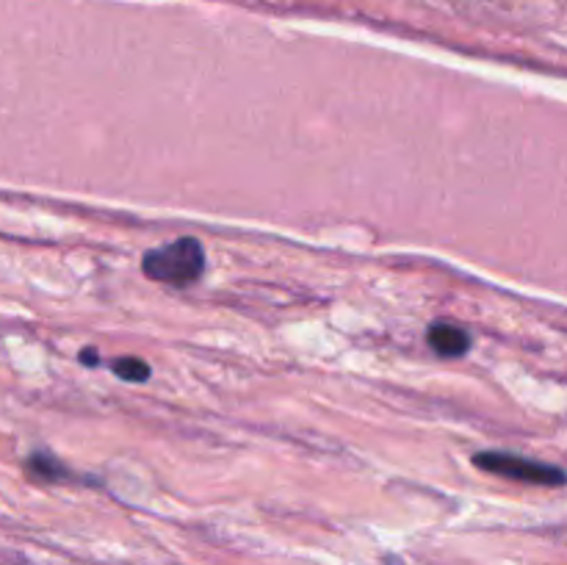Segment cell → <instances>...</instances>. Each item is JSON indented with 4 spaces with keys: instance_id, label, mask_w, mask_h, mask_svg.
I'll use <instances>...</instances> for the list:
<instances>
[{
    "instance_id": "obj_3",
    "label": "cell",
    "mask_w": 567,
    "mask_h": 565,
    "mask_svg": "<svg viewBox=\"0 0 567 565\" xmlns=\"http://www.w3.org/2000/svg\"><path fill=\"white\" fill-rule=\"evenodd\" d=\"M471 341H474L471 332L465 330V327L452 325V321H435V325H430V330H426V343H430V347L435 349V355H441V358H463L471 349Z\"/></svg>"
},
{
    "instance_id": "obj_6",
    "label": "cell",
    "mask_w": 567,
    "mask_h": 565,
    "mask_svg": "<svg viewBox=\"0 0 567 565\" xmlns=\"http://www.w3.org/2000/svg\"><path fill=\"white\" fill-rule=\"evenodd\" d=\"M81 363H86V366H97L100 363V355L94 352V347H86L81 352Z\"/></svg>"
},
{
    "instance_id": "obj_1",
    "label": "cell",
    "mask_w": 567,
    "mask_h": 565,
    "mask_svg": "<svg viewBox=\"0 0 567 565\" xmlns=\"http://www.w3.org/2000/svg\"><path fill=\"white\" fill-rule=\"evenodd\" d=\"M142 271L150 280L164 282V286H194L205 271V247L194 236H183L144 253Z\"/></svg>"
},
{
    "instance_id": "obj_2",
    "label": "cell",
    "mask_w": 567,
    "mask_h": 565,
    "mask_svg": "<svg viewBox=\"0 0 567 565\" xmlns=\"http://www.w3.org/2000/svg\"><path fill=\"white\" fill-rule=\"evenodd\" d=\"M474 465L487 474L507 476V480L526 482V485L540 487H563L567 485V471L559 465L543 463V460L524 458L515 452H480L474 454Z\"/></svg>"
},
{
    "instance_id": "obj_4",
    "label": "cell",
    "mask_w": 567,
    "mask_h": 565,
    "mask_svg": "<svg viewBox=\"0 0 567 565\" xmlns=\"http://www.w3.org/2000/svg\"><path fill=\"white\" fill-rule=\"evenodd\" d=\"M25 471L28 476H33V480L39 482H61L72 476V471L66 469L59 458H53V454L48 452H33L31 458L25 460Z\"/></svg>"
},
{
    "instance_id": "obj_5",
    "label": "cell",
    "mask_w": 567,
    "mask_h": 565,
    "mask_svg": "<svg viewBox=\"0 0 567 565\" xmlns=\"http://www.w3.org/2000/svg\"><path fill=\"white\" fill-rule=\"evenodd\" d=\"M111 371L125 382H147L150 374H153V369L142 358H133V355L131 358H116L111 363Z\"/></svg>"
}]
</instances>
